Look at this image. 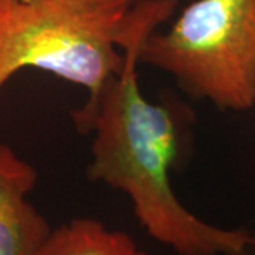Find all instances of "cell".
Listing matches in <instances>:
<instances>
[{
  "label": "cell",
  "instance_id": "7a4b0ae2",
  "mask_svg": "<svg viewBox=\"0 0 255 255\" xmlns=\"http://www.w3.org/2000/svg\"><path fill=\"white\" fill-rule=\"evenodd\" d=\"M177 0H0V90L26 67L55 74L98 100L122 73L128 38L172 16Z\"/></svg>",
  "mask_w": 255,
  "mask_h": 255
},
{
  "label": "cell",
  "instance_id": "277c9868",
  "mask_svg": "<svg viewBox=\"0 0 255 255\" xmlns=\"http://www.w3.org/2000/svg\"><path fill=\"white\" fill-rule=\"evenodd\" d=\"M37 170L7 145H0V255H37L53 228L27 200Z\"/></svg>",
  "mask_w": 255,
  "mask_h": 255
},
{
  "label": "cell",
  "instance_id": "3957f363",
  "mask_svg": "<svg viewBox=\"0 0 255 255\" xmlns=\"http://www.w3.org/2000/svg\"><path fill=\"white\" fill-rule=\"evenodd\" d=\"M137 61L173 77L194 100L220 110L255 105V0H196L166 33L152 31Z\"/></svg>",
  "mask_w": 255,
  "mask_h": 255
},
{
  "label": "cell",
  "instance_id": "5b68a950",
  "mask_svg": "<svg viewBox=\"0 0 255 255\" xmlns=\"http://www.w3.org/2000/svg\"><path fill=\"white\" fill-rule=\"evenodd\" d=\"M37 255H150L125 231L88 217L54 228Z\"/></svg>",
  "mask_w": 255,
  "mask_h": 255
},
{
  "label": "cell",
  "instance_id": "6da1fadb",
  "mask_svg": "<svg viewBox=\"0 0 255 255\" xmlns=\"http://www.w3.org/2000/svg\"><path fill=\"white\" fill-rule=\"evenodd\" d=\"M156 27L128 38L122 73L108 81L98 100L71 114L77 130L94 133L87 176L124 191L147 234L177 255H255V234L220 228L196 217L172 189L193 114L162 102L152 104L137 85V53Z\"/></svg>",
  "mask_w": 255,
  "mask_h": 255
}]
</instances>
